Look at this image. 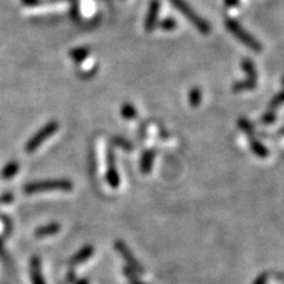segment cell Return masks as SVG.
<instances>
[{
	"label": "cell",
	"mask_w": 284,
	"mask_h": 284,
	"mask_svg": "<svg viewBox=\"0 0 284 284\" xmlns=\"http://www.w3.org/2000/svg\"><path fill=\"white\" fill-rule=\"evenodd\" d=\"M168 1L174 6L180 13L184 14V16L187 18V20H190V22L196 26V29L198 30L199 32H202V34L204 35L210 34L211 32L210 24L206 22L205 19H203L198 13H196V11H194L185 0H168Z\"/></svg>",
	"instance_id": "cell-1"
},
{
	"label": "cell",
	"mask_w": 284,
	"mask_h": 284,
	"mask_svg": "<svg viewBox=\"0 0 284 284\" xmlns=\"http://www.w3.org/2000/svg\"><path fill=\"white\" fill-rule=\"evenodd\" d=\"M225 25H226L227 30H229V31L231 32V34L235 36L239 41H242L244 45L250 47L252 51H256V52L262 51V44L259 43V41H257L252 35H250L249 32H247L246 30H245L243 26L237 22V20L232 19V18H226Z\"/></svg>",
	"instance_id": "cell-2"
},
{
	"label": "cell",
	"mask_w": 284,
	"mask_h": 284,
	"mask_svg": "<svg viewBox=\"0 0 284 284\" xmlns=\"http://www.w3.org/2000/svg\"><path fill=\"white\" fill-rule=\"evenodd\" d=\"M73 190V184L69 180H46L31 182L26 185L24 188V192L28 194L50 192V191H71Z\"/></svg>",
	"instance_id": "cell-3"
},
{
	"label": "cell",
	"mask_w": 284,
	"mask_h": 284,
	"mask_svg": "<svg viewBox=\"0 0 284 284\" xmlns=\"http://www.w3.org/2000/svg\"><path fill=\"white\" fill-rule=\"evenodd\" d=\"M58 128H59V125L57 122H53V121L49 122V123L44 125L40 131H37V133H36L35 135L29 140V142L26 143L25 151L28 152V153H34L36 149L43 145V142L45 141L46 139H49L50 136H52L53 134L58 130Z\"/></svg>",
	"instance_id": "cell-4"
},
{
	"label": "cell",
	"mask_w": 284,
	"mask_h": 284,
	"mask_svg": "<svg viewBox=\"0 0 284 284\" xmlns=\"http://www.w3.org/2000/svg\"><path fill=\"white\" fill-rule=\"evenodd\" d=\"M160 11V1L159 0H152L149 4V8L145 20V29L147 32H152L155 29L158 23V16Z\"/></svg>",
	"instance_id": "cell-5"
},
{
	"label": "cell",
	"mask_w": 284,
	"mask_h": 284,
	"mask_svg": "<svg viewBox=\"0 0 284 284\" xmlns=\"http://www.w3.org/2000/svg\"><path fill=\"white\" fill-rule=\"evenodd\" d=\"M30 274H31L32 284H46L41 274V264L40 257H32L30 263Z\"/></svg>",
	"instance_id": "cell-6"
},
{
	"label": "cell",
	"mask_w": 284,
	"mask_h": 284,
	"mask_svg": "<svg viewBox=\"0 0 284 284\" xmlns=\"http://www.w3.org/2000/svg\"><path fill=\"white\" fill-rule=\"evenodd\" d=\"M59 230H61V226H59V224L51 223V224H47V225L41 226L40 229L36 231V236H37V237H40V238L47 237V236L55 235V233L59 232Z\"/></svg>",
	"instance_id": "cell-7"
},
{
	"label": "cell",
	"mask_w": 284,
	"mask_h": 284,
	"mask_svg": "<svg viewBox=\"0 0 284 284\" xmlns=\"http://www.w3.org/2000/svg\"><path fill=\"white\" fill-rule=\"evenodd\" d=\"M18 170H19V163H18L17 161H11V162H8L7 165L2 168L1 178L6 179V180L13 178V176L18 173Z\"/></svg>",
	"instance_id": "cell-8"
},
{
	"label": "cell",
	"mask_w": 284,
	"mask_h": 284,
	"mask_svg": "<svg viewBox=\"0 0 284 284\" xmlns=\"http://www.w3.org/2000/svg\"><path fill=\"white\" fill-rule=\"evenodd\" d=\"M89 53H90V50H89L88 47H79V49L73 50V51L70 52V56L75 62L80 63L84 61L86 57L89 56Z\"/></svg>",
	"instance_id": "cell-9"
},
{
	"label": "cell",
	"mask_w": 284,
	"mask_h": 284,
	"mask_svg": "<svg viewBox=\"0 0 284 284\" xmlns=\"http://www.w3.org/2000/svg\"><path fill=\"white\" fill-rule=\"evenodd\" d=\"M91 253H92V247L91 246H85V247H83L82 250L80 251L79 253H77L76 256L74 257L73 259H71V263H81V262H84L85 259H88L89 257L91 256Z\"/></svg>",
	"instance_id": "cell-10"
},
{
	"label": "cell",
	"mask_w": 284,
	"mask_h": 284,
	"mask_svg": "<svg viewBox=\"0 0 284 284\" xmlns=\"http://www.w3.org/2000/svg\"><path fill=\"white\" fill-rule=\"evenodd\" d=\"M242 68H243V70L247 74L249 80H252V81L256 80L257 73H256L255 65H253V63L251 62L250 59H244V61L242 62Z\"/></svg>",
	"instance_id": "cell-11"
},
{
	"label": "cell",
	"mask_w": 284,
	"mask_h": 284,
	"mask_svg": "<svg viewBox=\"0 0 284 284\" xmlns=\"http://www.w3.org/2000/svg\"><path fill=\"white\" fill-rule=\"evenodd\" d=\"M159 26L161 28V30H163V31H173V30L176 28V22L175 19H173V18L167 17L165 19L161 20L159 23Z\"/></svg>",
	"instance_id": "cell-12"
},
{
	"label": "cell",
	"mask_w": 284,
	"mask_h": 284,
	"mask_svg": "<svg viewBox=\"0 0 284 284\" xmlns=\"http://www.w3.org/2000/svg\"><path fill=\"white\" fill-rule=\"evenodd\" d=\"M255 88V81L252 80H247L245 82H241L238 84H235L233 86V90L235 91H241V90H245V89H252Z\"/></svg>",
	"instance_id": "cell-13"
},
{
	"label": "cell",
	"mask_w": 284,
	"mask_h": 284,
	"mask_svg": "<svg viewBox=\"0 0 284 284\" xmlns=\"http://www.w3.org/2000/svg\"><path fill=\"white\" fill-rule=\"evenodd\" d=\"M200 98H202V95H200L199 89H193L190 95L191 103H192L193 106H198V103L200 102Z\"/></svg>",
	"instance_id": "cell-14"
},
{
	"label": "cell",
	"mask_w": 284,
	"mask_h": 284,
	"mask_svg": "<svg viewBox=\"0 0 284 284\" xmlns=\"http://www.w3.org/2000/svg\"><path fill=\"white\" fill-rule=\"evenodd\" d=\"M282 102H284V91H282L280 95H277V96L275 97V100L273 101V106H279V104Z\"/></svg>",
	"instance_id": "cell-15"
},
{
	"label": "cell",
	"mask_w": 284,
	"mask_h": 284,
	"mask_svg": "<svg viewBox=\"0 0 284 284\" xmlns=\"http://www.w3.org/2000/svg\"><path fill=\"white\" fill-rule=\"evenodd\" d=\"M12 200H13V196H12L11 193H6L1 197V203H5V204H8Z\"/></svg>",
	"instance_id": "cell-16"
},
{
	"label": "cell",
	"mask_w": 284,
	"mask_h": 284,
	"mask_svg": "<svg viewBox=\"0 0 284 284\" xmlns=\"http://www.w3.org/2000/svg\"><path fill=\"white\" fill-rule=\"evenodd\" d=\"M225 5L229 7H236L239 5V0H225Z\"/></svg>",
	"instance_id": "cell-17"
},
{
	"label": "cell",
	"mask_w": 284,
	"mask_h": 284,
	"mask_svg": "<svg viewBox=\"0 0 284 284\" xmlns=\"http://www.w3.org/2000/svg\"><path fill=\"white\" fill-rule=\"evenodd\" d=\"M24 2H25V4L32 5V4H36V2H37V0H24Z\"/></svg>",
	"instance_id": "cell-18"
},
{
	"label": "cell",
	"mask_w": 284,
	"mask_h": 284,
	"mask_svg": "<svg viewBox=\"0 0 284 284\" xmlns=\"http://www.w3.org/2000/svg\"><path fill=\"white\" fill-rule=\"evenodd\" d=\"M75 284H88V281L85 280H81V281H76Z\"/></svg>",
	"instance_id": "cell-19"
}]
</instances>
